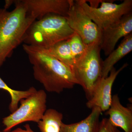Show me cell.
Returning a JSON list of instances; mask_svg holds the SVG:
<instances>
[{
  "mask_svg": "<svg viewBox=\"0 0 132 132\" xmlns=\"http://www.w3.org/2000/svg\"><path fill=\"white\" fill-rule=\"evenodd\" d=\"M22 46L32 66L35 79L47 91L60 93L78 85L71 69L45 48L25 44Z\"/></svg>",
  "mask_w": 132,
  "mask_h": 132,
  "instance_id": "6da1fadb",
  "label": "cell"
},
{
  "mask_svg": "<svg viewBox=\"0 0 132 132\" xmlns=\"http://www.w3.org/2000/svg\"><path fill=\"white\" fill-rule=\"evenodd\" d=\"M12 11L0 9V68L23 42L26 32L35 19L22 0L14 1Z\"/></svg>",
  "mask_w": 132,
  "mask_h": 132,
  "instance_id": "7a4b0ae2",
  "label": "cell"
},
{
  "mask_svg": "<svg viewBox=\"0 0 132 132\" xmlns=\"http://www.w3.org/2000/svg\"><path fill=\"white\" fill-rule=\"evenodd\" d=\"M66 17L50 14L31 24L23 42L26 45L47 48L62 41L67 40L74 33Z\"/></svg>",
  "mask_w": 132,
  "mask_h": 132,
  "instance_id": "3957f363",
  "label": "cell"
},
{
  "mask_svg": "<svg viewBox=\"0 0 132 132\" xmlns=\"http://www.w3.org/2000/svg\"><path fill=\"white\" fill-rule=\"evenodd\" d=\"M99 43L87 45L84 54L75 60L72 72L78 85L82 87L87 100L97 81L102 78V61Z\"/></svg>",
  "mask_w": 132,
  "mask_h": 132,
  "instance_id": "277c9868",
  "label": "cell"
},
{
  "mask_svg": "<svg viewBox=\"0 0 132 132\" xmlns=\"http://www.w3.org/2000/svg\"><path fill=\"white\" fill-rule=\"evenodd\" d=\"M46 101V94L42 90H37L27 98L21 100L20 106L3 119L5 127L3 132H10L14 127L27 121L38 123L47 110Z\"/></svg>",
  "mask_w": 132,
  "mask_h": 132,
  "instance_id": "5b68a950",
  "label": "cell"
},
{
  "mask_svg": "<svg viewBox=\"0 0 132 132\" xmlns=\"http://www.w3.org/2000/svg\"><path fill=\"white\" fill-rule=\"evenodd\" d=\"M86 13L98 26L104 30L118 22L124 15L132 12V0H125L120 4L113 1H102L100 6L90 7L86 0H77Z\"/></svg>",
  "mask_w": 132,
  "mask_h": 132,
  "instance_id": "8992f818",
  "label": "cell"
},
{
  "mask_svg": "<svg viewBox=\"0 0 132 132\" xmlns=\"http://www.w3.org/2000/svg\"><path fill=\"white\" fill-rule=\"evenodd\" d=\"M66 18L69 26L86 45L100 44L101 30L86 13L77 0H73Z\"/></svg>",
  "mask_w": 132,
  "mask_h": 132,
  "instance_id": "52a82bcc",
  "label": "cell"
},
{
  "mask_svg": "<svg viewBox=\"0 0 132 132\" xmlns=\"http://www.w3.org/2000/svg\"><path fill=\"white\" fill-rule=\"evenodd\" d=\"M128 65L125 63L116 70L113 67L110 75L106 78H102L95 86L91 97L86 103L88 108L92 109L98 108L102 112H106L109 108L112 102V90L113 85L119 73Z\"/></svg>",
  "mask_w": 132,
  "mask_h": 132,
  "instance_id": "ba28073f",
  "label": "cell"
},
{
  "mask_svg": "<svg viewBox=\"0 0 132 132\" xmlns=\"http://www.w3.org/2000/svg\"><path fill=\"white\" fill-rule=\"evenodd\" d=\"M132 33V12L123 16L116 24L101 30L100 42L101 50L105 56H108L120 39Z\"/></svg>",
  "mask_w": 132,
  "mask_h": 132,
  "instance_id": "9c48e42d",
  "label": "cell"
},
{
  "mask_svg": "<svg viewBox=\"0 0 132 132\" xmlns=\"http://www.w3.org/2000/svg\"><path fill=\"white\" fill-rule=\"evenodd\" d=\"M28 12L39 20L50 14L66 17L73 0H22Z\"/></svg>",
  "mask_w": 132,
  "mask_h": 132,
  "instance_id": "30bf717a",
  "label": "cell"
},
{
  "mask_svg": "<svg viewBox=\"0 0 132 132\" xmlns=\"http://www.w3.org/2000/svg\"><path fill=\"white\" fill-rule=\"evenodd\" d=\"M105 114L109 116V120L114 126L120 128L124 132H132V109L123 106L118 94L112 97L111 105Z\"/></svg>",
  "mask_w": 132,
  "mask_h": 132,
  "instance_id": "8fae6325",
  "label": "cell"
},
{
  "mask_svg": "<svg viewBox=\"0 0 132 132\" xmlns=\"http://www.w3.org/2000/svg\"><path fill=\"white\" fill-rule=\"evenodd\" d=\"M132 50V33L123 38L118 47L109 54L102 61V78L108 76L110 71L118 61Z\"/></svg>",
  "mask_w": 132,
  "mask_h": 132,
  "instance_id": "7c38bea8",
  "label": "cell"
},
{
  "mask_svg": "<svg viewBox=\"0 0 132 132\" xmlns=\"http://www.w3.org/2000/svg\"><path fill=\"white\" fill-rule=\"evenodd\" d=\"M101 112L98 108L92 109L91 113L79 122L71 124L62 123L60 132H98Z\"/></svg>",
  "mask_w": 132,
  "mask_h": 132,
  "instance_id": "4fadbf2b",
  "label": "cell"
},
{
  "mask_svg": "<svg viewBox=\"0 0 132 132\" xmlns=\"http://www.w3.org/2000/svg\"><path fill=\"white\" fill-rule=\"evenodd\" d=\"M45 49L50 54L68 66L72 71L75 60L71 53L68 40L57 43Z\"/></svg>",
  "mask_w": 132,
  "mask_h": 132,
  "instance_id": "5bb4252c",
  "label": "cell"
},
{
  "mask_svg": "<svg viewBox=\"0 0 132 132\" xmlns=\"http://www.w3.org/2000/svg\"><path fill=\"white\" fill-rule=\"evenodd\" d=\"M63 115L53 109L46 110L42 119L38 123L41 132H60Z\"/></svg>",
  "mask_w": 132,
  "mask_h": 132,
  "instance_id": "9a60e30c",
  "label": "cell"
},
{
  "mask_svg": "<svg viewBox=\"0 0 132 132\" xmlns=\"http://www.w3.org/2000/svg\"><path fill=\"white\" fill-rule=\"evenodd\" d=\"M0 89L7 92L11 97V101L9 104V109L11 113L18 108L19 102L21 100L26 98L37 91L34 87L26 91H20L12 89L0 78Z\"/></svg>",
  "mask_w": 132,
  "mask_h": 132,
  "instance_id": "2e32d148",
  "label": "cell"
},
{
  "mask_svg": "<svg viewBox=\"0 0 132 132\" xmlns=\"http://www.w3.org/2000/svg\"><path fill=\"white\" fill-rule=\"evenodd\" d=\"M68 41L71 53L75 61L76 60L84 54L87 45L84 43L80 36L75 33L68 39Z\"/></svg>",
  "mask_w": 132,
  "mask_h": 132,
  "instance_id": "e0dca14e",
  "label": "cell"
},
{
  "mask_svg": "<svg viewBox=\"0 0 132 132\" xmlns=\"http://www.w3.org/2000/svg\"><path fill=\"white\" fill-rule=\"evenodd\" d=\"M98 132H124L112 125L108 119L104 118L100 121Z\"/></svg>",
  "mask_w": 132,
  "mask_h": 132,
  "instance_id": "ac0fdd59",
  "label": "cell"
},
{
  "mask_svg": "<svg viewBox=\"0 0 132 132\" xmlns=\"http://www.w3.org/2000/svg\"><path fill=\"white\" fill-rule=\"evenodd\" d=\"M24 127L25 128V129L19 128L10 132H35L32 130L29 124H26L24 126Z\"/></svg>",
  "mask_w": 132,
  "mask_h": 132,
  "instance_id": "d6986e66",
  "label": "cell"
},
{
  "mask_svg": "<svg viewBox=\"0 0 132 132\" xmlns=\"http://www.w3.org/2000/svg\"><path fill=\"white\" fill-rule=\"evenodd\" d=\"M87 2H89L90 5H89L91 7L97 8L98 7L99 5L101 3L102 1H86Z\"/></svg>",
  "mask_w": 132,
  "mask_h": 132,
  "instance_id": "ffe728a7",
  "label": "cell"
},
{
  "mask_svg": "<svg viewBox=\"0 0 132 132\" xmlns=\"http://www.w3.org/2000/svg\"><path fill=\"white\" fill-rule=\"evenodd\" d=\"M13 3H14V1H5V5L4 9L7 10Z\"/></svg>",
  "mask_w": 132,
  "mask_h": 132,
  "instance_id": "44dd1931",
  "label": "cell"
},
{
  "mask_svg": "<svg viewBox=\"0 0 132 132\" xmlns=\"http://www.w3.org/2000/svg\"><path fill=\"white\" fill-rule=\"evenodd\" d=\"M0 132H2V131H0Z\"/></svg>",
  "mask_w": 132,
  "mask_h": 132,
  "instance_id": "7402d4cb",
  "label": "cell"
}]
</instances>
